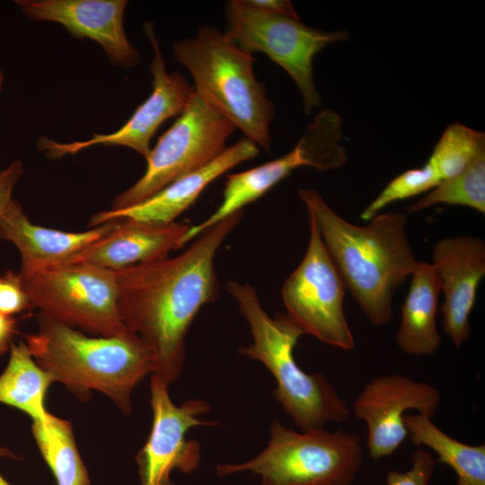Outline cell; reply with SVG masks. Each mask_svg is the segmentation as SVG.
<instances>
[{
	"label": "cell",
	"mask_w": 485,
	"mask_h": 485,
	"mask_svg": "<svg viewBox=\"0 0 485 485\" xmlns=\"http://www.w3.org/2000/svg\"><path fill=\"white\" fill-rule=\"evenodd\" d=\"M242 217V210L205 230L178 256L115 271L121 321L152 349L154 375L169 385L181 373L192 322L217 297L215 257Z\"/></svg>",
	"instance_id": "cell-1"
},
{
	"label": "cell",
	"mask_w": 485,
	"mask_h": 485,
	"mask_svg": "<svg viewBox=\"0 0 485 485\" xmlns=\"http://www.w3.org/2000/svg\"><path fill=\"white\" fill-rule=\"evenodd\" d=\"M298 195L366 317L375 326L388 323L393 294L419 262L406 235V215L380 212L357 225L338 215L316 190H300Z\"/></svg>",
	"instance_id": "cell-2"
},
{
	"label": "cell",
	"mask_w": 485,
	"mask_h": 485,
	"mask_svg": "<svg viewBox=\"0 0 485 485\" xmlns=\"http://www.w3.org/2000/svg\"><path fill=\"white\" fill-rule=\"evenodd\" d=\"M37 324L25 343L53 382L79 395L100 392L131 412L134 388L155 372L154 353L138 336H89L40 313Z\"/></svg>",
	"instance_id": "cell-3"
},
{
	"label": "cell",
	"mask_w": 485,
	"mask_h": 485,
	"mask_svg": "<svg viewBox=\"0 0 485 485\" xmlns=\"http://www.w3.org/2000/svg\"><path fill=\"white\" fill-rule=\"evenodd\" d=\"M226 289L247 322L252 343L239 353L262 363L277 383V401L301 431L340 423L350 415L346 401L321 373L308 374L296 363L294 349L304 331L286 313L269 316L255 289L248 283L230 280Z\"/></svg>",
	"instance_id": "cell-4"
},
{
	"label": "cell",
	"mask_w": 485,
	"mask_h": 485,
	"mask_svg": "<svg viewBox=\"0 0 485 485\" xmlns=\"http://www.w3.org/2000/svg\"><path fill=\"white\" fill-rule=\"evenodd\" d=\"M173 53L191 75L195 93L245 138L270 152L269 126L275 109L265 84L254 75L252 55L209 25L199 27L194 37L175 42Z\"/></svg>",
	"instance_id": "cell-5"
},
{
	"label": "cell",
	"mask_w": 485,
	"mask_h": 485,
	"mask_svg": "<svg viewBox=\"0 0 485 485\" xmlns=\"http://www.w3.org/2000/svg\"><path fill=\"white\" fill-rule=\"evenodd\" d=\"M360 437L342 429L297 432L279 420L270 426L267 446L237 464H218L219 476L249 471L260 485H351L363 464Z\"/></svg>",
	"instance_id": "cell-6"
},
{
	"label": "cell",
	"mask_w": 485,
	"mask_h": 485,
	"mask_svg": "<svg viewBox=\"0 0 485 485\" xmlns=\"http://www.w3.org/2000/svg\"><path fill=\"white\" fill-rule=\"evenodd\" d=\"M19 275L31 309L95 336L130 332L119 315L114 270L75 261Z\"/></svg>",
	"instance_id": "cell-7"
},
{
	"label": "cell",
	"mask_w": 485,
	"mask_h": 485,
	"mask_svg": "<svg viewBox=\"0 0 485 485\" xmlns=\"http://www.w3.org/2000/svg\"><path fill=\"white\" fill-rule=\"evenodd\" d=\"M225 32L245 51L262 52L281 66L295 83L306 113L320 106L314 85L313 60L327 45L345 40L344 31H324L302 23L299 18L274 13L250 0H231L225 4Z\"/></svg>",
	"instance_id": "cell-8"
},
{
	"label": "cell",
	"mask_w": 485,
	"mask_h": 485,
	"mask_svg": "<svg viewBox=\"0 0 485 485\" xmlns=\"http://www.w3.org/2000/svg\"><path fill=\"white\" fill-rule=\"evenodd\" d=\"M235 129L195 93L151 149L143 176L115 197L110 210L133 207L177 179L205 167L225 150V142Z\"/></svg>",
	"instance_id": "cell-9"
},
{
	"label": "cell",
	"mask_w": 485,
	"mask_h": 485,
	"mask_svg": "<svg viewBox=\"0 0 485 485\" xmlns=\"http://www.w3.org/2000/svg\"><path fill=\"white\" fill-rule=\"evenodd\" d=\"M306 251L282 286L287 315L304 331L328 345L350 350L355 340L343 309L346 285L313 218Z\"/></svg>",
	"instance_id": "cell-10"
},
{
	"label": "cell",
	"mask_w": 485,
	"mask_h": 485,
	"mask_svg": "<svg viewBox=\"0 0 485 485\" xmlns=\"http://www.w3.org/2000/svg\"><path fill=\"white\" fill-rule=\"evenodd\" d=\"M341 137L340 116L330 110L320 111L289 153L247 171L229 174L222 202L205 220L190 227L186 241L242 210L299 167L311 166L320 171L341 167L347 161Z\"/></svg>",
	"instance_id": "cell-11"
},
{
	"label": "cell",
	"mask_w": 485,
	"mask_h": 485,
	"mask_svg": "<svg viewBox=\"0 0 485 485\" xmlns=\"http://www.w3.org/2000/svg\"><path fill=\"white\" fill-rule=\"evenodd\" d=\"M150 402L153 422L144 446L137 454L141 485H175L171 474L177 470L190 473L201 460L200 445L187 439V433L198 426H213L199 417L210 410L209 404L199 399L176 406L169 394V384L157 375L150 379Z\"/></svg>",
	"instance_id": "cell-12"
},
{
	"label": "cell",
	"mask_w": 485,
	"mask_h": 485,
	"mask_svg": "<svg viewBox=\"0 0 485 485\" xmlns=\"http://www.w3.org/2000/svg\"><path fill=\"white\" fill-rule=\"evenodd\" d=\"M145 32L154 51L150 71L153 75V91L117 131L109 134H93L90 139L59 143L42 137L37 142L38 148L47 156L61 158L74 155L94 146H126L145 159L150 154V141L159 127L168 119L179 116L195 93L194 87L180 73H167L159 41L152 22L144 24Z\"/></svg>",
	"instance_id": "cell-13"
},
{
	"label": "cell",
	"mask_w": 485,
	"mask_h": 485,
	"mask_svg": "<svg viewBox=\"0 0 485 485\" xmlns=\"http://www.w3.org/2000/svg\"><path fill=\"white\" fill-rule=\"evenodd\" d=\"M439 391L401 374L370 379L353 403L356 418L367 427V449L374 460L393 454L408 437L405 412L415 410L430 418L438 409Z\"/></svg>",
	"instance_id": "cell-14"
},
{
	"label": "cell",
	"mask_w": 485,
	"mask_h": 485,
	"mask_svg": "<svg viewBox=\"0 0 485 485\" xmlns=\"http://www.w3.org/2000/svg\"><path fill=\"white\" fill-rule=\"evenodd\" d=\"M14 3L31 20L57 22L78 40L96 41L113 65L128 68L140 60L123 27L126 0H17Z\"/></svg>",
	"instance_id": "cell-15"
},
{
	"label": "cell",
	"mask_w": 485,
	"mask_h": 485,
	"mask_svg": "<svg viewBox=\"0 0 485 485\" xmlns=\"http://www.w3.org/2000/svg\"><path fill=\"white\" fill-rule=\"evenodd\" d=\"M432 264L444 294L443 329L459 349L470 337V315L485 276V242L472 235L443 238L433 247Z\"/></svg>",
	"instance_id": "cell-16"
},
{
	"label": "cell",
	"mask_w": 485,
	"mask_h": 485,
	"mask_svg": "<svg viewBox=\"0 0 485 485\" xmlns=\"http://www.w3.org/2000/svg\"><path fill=\"white\" fill-rule=\"evenodd\" d=\"M259 153V146L244 137L226 147L205 167L177 179L149 198L125 209H110L94 214L91 217L90 226L121 219L155 224L174 222L213 181L239 163L256 157Z\"/></svg>",
	"instance_id": "cell-17"
},
{
	"label": "cell",
	"mask_w": 485,
	"mask_h": 485,
	"mask_svg": "<svg viewBox=\"0 0 485 485\" xmlns=\"http://www.w3.org/2000/svg\"><path fill=\"white\" fill-rule=\"evenodd\" d=\"M119 220L84 232H65L30 221L13 199L0 216V238L14 244L22 257L21 274L67 263L86 247L114 230Z\"/></svg>",
	"instance_id": "cell-18"
},
{
	"label": "cell",
	"mask_w": 485,
	"mask_h": 485,
	"mask_svg": "<svg viewBox=\"0 0 485 485\" xmlns=\"http://www.w3.org/2000/svg\"><path fill=\"white\" fill-rule=\"evenodd\" d=\"M190 225L172 222L155 224L134 219L119 220L112 232L92 243L67 263L84 261L111 270L158 260L183 247Z\"/></svg>",
	"instance_id": "cell-19"
},
{
	"label": "cell",
	"mask_w": 485,
	"mask_h": 485,
	"mask_svg": "<svg viewBox=\"0 0 485 485\" xmlns=\"http://www.w3.org/2000/svg\"><path fill=\"white\" fill-rule=\"evenodd\" d=\"M410 285L401 307L396 333L399 348L410 356H431L441 344L436 326L441 284L432 263L419 261L410 276Z\"/></svg>",
	"instance_id": "cell-20"
},
{
	"label": "cell",
	"mask_w": 485,
	"mask_h": 485,
	"mask_svg": "<svg viewBox=\"0 0 485 485\" xmlns=\"http://www.w3.org/2000/svg\"><path fill=\"white\" fill-rule=\"evenodd\" d=\"M404 425L411 442L426 446L437 455L436 463L451 467L456 485H485V445H468L450 436L425 414H405Z\"/></svg>",
	"instance_id": "cell-21"
},
{
	"label": "cell",
	"mask_w": 485,
	"mask_h": 485,
	"mask_svg": "<svg viewBox=\"0 0 485 485\" xmlns=\"http://www.w3.org/2000/svg\"><path fill=\"white\" fill-rule=\"evenodd\" d=\"M9 361L0 375V403L16 408L32 421H43L49 412L44 401L51 376L39 366L25 342L11 344Z\"/></svg>",
	"instance_id": "cell-22"
},
{
	"label": "cell",
	"mask_w": 485,
	"mask_h": 485,
	"mask_svg": "<svg viewBox=\"0 0 485 485\" xmlns=\"http://www.w3.org/2000/svg\"><path fill=\"white\" fill-rule=\"evenodd\" d=\"M31 431L57 485L90 484L69 421L49 414L43 421H32Z\"/></svg>",
	"instance_id": "cell-23"
},
{
	"label": "cell",
	"mask_w": 485,
	"mask_h": 485,
	"mask_svg": "<svg viewBox=\"0 0 485 485\" xmlns=\"http://www.w3.org/2000/svg\"><path fill=\"white\" fill-rule=\"evenodd\" d=\"M437 204L464 206L485 213V149L463 171L441 181L407 210L415 213Z\"/></svg>",
	"instance_id": "cell-24"
},
{
	"label": "cell",
	"mask_w": 485,
	"mask_h": 485,
	"mask_svg": "<svg viewBox=\"0 0 485 485\" xmlns=\"http://www.w3.org/2000/svg\"><path fill=\"white\" fill-rule=\"evenodd\" d=\"M485 149V135L455 122L449 125L426 163L441 182L463 171Z\"/></svg>",
	"instance_id": "cell-25"
},
{
	"label": "cell",
	"mask_w": 485,
	"mask_h": 485,
	"mask_svg": "<svg viewBox=\"0 0 485 485\" xmlns=\"http://www.w3.org/2000/svg\"><path fill=\"white\" fill-rule=\"evenodd\" d=\"M440 181L428 163L410 169L393 178L361 212L360 218L369 221L392 203L430 191Z\"/></svg>",
	"instance_id": "cell-26"
},
{
	"label": "cell",
	"mask_w": 485,
	"mask_h": 485,
	"mask_svg": "<svg viewBox=\"0 0 485 485\" xmlns=\"http://www.w3.org/2000/svg\"><path fill=\"white\" fill-rule=\"evenodd\" d=\"M411 467L405 472L390 471L386 485H428L436 461L428 450L418 447L411 454Z\"/></svg>",
	"instance_id": "cell-27"
},
{
	"label": "cell",
	"mask_w": 485,
	"mask_h": 485,
	"mask_svg": "<svg viewBox=\"0 0 485 485\" xmlns=\"http://www.w3.org/2000/svg\"><path fill=\"white\" fill-rule=\"evenodd\" d=\"M31 309V305L18 272L7 270L0 276V313L8 316Z\"/></svg>",
	"instance_id": "cell-28"
},
{
	"label": "cell",
	"mask_w": 485,
	"mask_h": 485,
	"mask_svg": "<svg viewBox=\"0 0 485 485\" xmlns=\"http://www.w3.org/2000/svg\"><path fill=\"white\" fill-rule=\"evenodd\" d=\"M23 172L22 163L20 160L13 161L0 172V216L13 200L12 198L13 190Z\"/></svg>",
	"instance_id": "cell-29"
},
{
	"label": "cell",
	"mask_w": 485,
	"mask_h": 485,
	"mask_svg": "<svg viewBox=\"0 0 485 485\" xmlns=\"http://www.w3.org/2000/svg\"><path fill=\"white\" fill-rule=\"evenodd\" d=\"M250 2L268 12H271L278 14L290 16L293 18H299L293 4L290 1L287 0H250Z\"/></svg>",
	"instance_id": "cell-30"
},
{
	"label": "cell",
	"mask_w": 485,
	"mask_h": 485,
	"mask_svg": "<svg viewBox=\"0 0 485 485\" xmlns=\"http://www.w3.org/2000/svg\"><path fill=\"white\" fill-rule=\"evenodd\" d=\"M16 328L17 320L13 316L0 313V357L11 347Z\"/></svg>",
	"instance_id": "cell-31"
},
{
	"label": "cell",
	"mask_w": 485,
	"mask_h": 485,
	"mask_svg": "<svg viewBox=\"0 0 485 485\" xmlns=\"http://www.w3.org/2000/svg\"><path fill=\"white\" fill-rule=\"evenodd\" d=\"M0 456L16 457L11 451L3 447H0Z\"/></svg>",
	"instance_id": "cell-32"
},
{
	"label": "cell",
	"mask_w": 485,
	"mask_h": 485,
	"mask_svg": "<svg viewBox=\"0 0 485 485\" xmlns=\"http://www.w3.org/2000/svg\"><path fill=\"white\" fill-rule=\"evenodd\" d=\"M4 82V75L2 70L0 69V92L3 90Z\"/></svg>",
	"instance_id": "cell-33"
},
{
	"label": "cell",
	"mask_w": 485,
	"mask_h": 485,
	"mask_svg": "<svg viewBox=\"0 0 485 485\" xmlns=\"http://www.w3.org/2000/svg\"><path fill=\"white\" fill-rule=\"evenodd\" d=\"M5 480L0 475V485H4Z\"/></svg>",
	"instance_id": "cell-34"
},
{
	"label": "cell",
	"mask_w": 485,
	"mask_h": 485,
	"mask_svg": "<svg viewBox=\"0 0 485 485\" xmlns=\"http://www.w3.org/2000/svg\"><path fill=\"white\" fill-rule=\"evenodd\" d=\"M4 485H10V484L5 481Z\"/></svg>",
	"instance_id": "cell-35"
}]
</instances>
